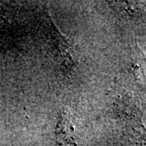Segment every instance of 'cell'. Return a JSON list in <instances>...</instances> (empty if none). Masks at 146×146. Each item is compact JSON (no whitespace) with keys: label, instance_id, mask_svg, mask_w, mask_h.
<instances>
[{"label":"cell","instance_id":"obj_1","mask_svg":"<svg viewBox=\"0 0 146 146\" xmlns=\"http://www.w3.org/2000/svg\"><path fill=\"white\" fill-rule=\"evenodd\" d=\"M58 146H78L74 126L67 115L61 116L56 131Z\"/></svg>","mask_w":146,"mask_h":146}]
</instances>
